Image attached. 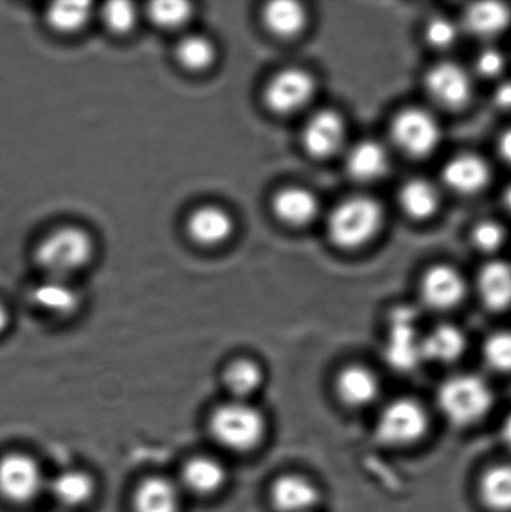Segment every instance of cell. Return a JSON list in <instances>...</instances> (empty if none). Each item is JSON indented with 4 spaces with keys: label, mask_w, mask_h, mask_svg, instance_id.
I'll use <instances>...</instances> for the list:
<instances>
[{
    "label": "cell",
    "mask_w": 511,
    "mask_h": 512,
    "mask_svg": "<svg viewBox=\"0 0 511 512\" xmlns=\"http://www.w3.org/2000/svg\"><path fill=\"white\" fill-rule=\"evenodd\" d=\"M389 158L382 144L374 140H364L354 145L347 158V168L353 178L370 182L379 179L387 172Z\"/></svg>",
    "instance_id": "21"
},
{
    "label": "cell",
    "mask_w": 511,
    "mask_h": 512,
    "mask_svg": "<svg viewBox=\"0 0 511 512\" xmlns=\"http://www.w3.org/2000/svg\"><path fill=\"white\" fill-rule=\"evenodd\" d=\"M467 339L453 325H440L422 340L423 358L437 363H453L463 355Z\"/></svg>",
    "instance_id": "24"
},
{
    "label": "cell",
    "mask_w": 511,
    "mask_h": 512,
    "mask_svg": "<svg viewBox=\"0 0 511 512\" xmlns=\"http://www.w3.org/2000/svg\"><path fill=\"white\" fill-rule=\"evenodd\" d=\"M394 142L412 157H427L437 149L442 129L438 120L424 109L410 108L394 119Z\"/></svg>",
    "instance_id": "6"
},
{
    "label": "cell",
    "mask_w": 511,
    "mask_h": 512,
    "mask_svg": "<svg viewBox=\"0 0 511 512\" xmlns=\"http://www.w3.org/2000/svg\"><path fill=\"white\" fill-rule=\"evenodd\" d=\"M510 22V9L499 2L474 3L465 13V27L480 38L497 37Z\"/></svg>",
    "instance_id": "23"
},
{
    "label": "cell",
    "mask_w": 511,
    "mask_h": 512,
    "mask_svg": "<svg viewBox=\"0 0 511 512\" xmlns=\"http://www.w3.org/2000/svg\"><path fill=\"white\" fill-rule=\"evenodd\" d=\"M428 426V414L422 404L413 399H398L379 416L377 434L384 444L403 446L422 439Z\"/></svg>",
    "instance_id": "5"
},
{
    "label": "cell",
    "mask_w": 511,
    "mask_h": 512,
    "mask_svg": "<svg viewBox=\"0 0 511 512\" xmlns=\"http://www.w3.org/2000/svg\"><path fill=\"white\" fill-rule=\"evenodd\" d=\"M490 177L487 162L474 154H460L450 159L443 169L444 183L460 194L480 192L487 187Z\"/></svg>",
    "instance_id": "14"
},
{
    "label": "cell",
    "mask_w": 511,
    "mask_h": 512,
    "mask_svg": "<svg viewBox=\"0 0 511 512\" xmlns=\"http://www.w3.org/2000/svg\"><path fill=\"white\" fill-rule=\"evenodd\" d=\"M383 210L372 198L354 197L340 203L328 219L330 240L338 247L357 248L377 234Z\"/></svg>",
    "instance_id": "4"
},
{
    "label": "cell",
    "mask_w": 511,
    "mask_h": 512,
    "mask_svg": "<svg viewBox=\"0 0 511 512\" xmlns=\"http://www.w3.org/2000/svg\"><path fill=\"white\" fill-rule=\"evenodd\" d=\"M44 484L42 469L30 456L12 454L0 460V494L12 503H30Z\"/></svg>",
    "instance_id": "7"
},
{
    "label": "cell",
    "mask_w": 511,
    "mask_h": 512,
    "mask_svg": "<svg viewBox=\"0 0 511 512\" xmlns=\"http://www.w3.org/2000/svg\"><path fill=\"white\" fill-rule=\"evenodd\" d=\"M92 15V4L84 0H64L50 5L47 20L58 32H78L87 25Z\"/></svg>",
    "instance_id": "30"
},
{
    "label": "cell",
    "mask_w": 511,
    "mask_h": 512,
    "mask_svg": "<svg viewBox=\"0 0 511 512\" xmlns=\"http://www.w3.org/2000/svg\"><path fill=\"white\" fill-rule=\"evenodd\" d=\"M399 203L410 217L427 219L432 217L439 207L438 189L427 179H410L400 189Z\"/></svg>",
    "instance_id": "27"
},
{
    "label": "cell",
    "mask_w": 511,
    "mask_h": 512,
    "mask_svg": "<svg viewBox=\"0 0 511 512\" xmlns=\"http://www.w3.org/2000/svg\"><path fill=\"white\" fill-rule=\"evenodd\" d=\"M480 299L494 311L508 309L511 305V265L502 260L490 261L478 276Z\"/></svg>",
    "instance_id": "19"
},
{
    "label": "cell",
    "mask_w": 511,
    "mask_h": 512,
    "mask_svg": "<svg viewBox=\"0 0 511 512\" xmlns=\"http://www.w3.org/2000/svg\"><path fill=\"white\" fill-rule=\"evenodd\" d=\"M217 57L212 40L203 35H189L182 39L177 47V58L184 68L193 72H202L214 63Z\"/></svg>",
    "instance_id": "31"
},
{
    "label": "cell",
    "mask_w": 511,
    "mask_h": 512,
    "mask_svg": "<svg viewBox=\"0 0 511 512\" xmlns=\"http://www.w3.org/2000/svg\"><path fill=\"white\" fill-rule=\"evenodd\" d=\"M505 58L500 50L495 48L484 49L477 58L478 72L484 77L494 78L503 72Z\"/></svg>",
    "instance_id": "37"
},
{
    "label": "cell",
    "mask_w": 511,
    "mask_h": 512,
    "mask_svg": "<svg viewBox=\"0 0 511 512\" xmlns=\"http://www.w3.org/2000/svg\"><path fill=\"white\" fill-rule=\"evenodd\" d=\"M187 232L193 242L203 247H215L232 237L233 218L222 208L204 205L190 214L187 220Z\"/></svg>",
    "instance_id": "13"
},
{
    "label": "cell",
    "mask_w": 511,
    "mask_h": 512,
    "mask_svg": "<svg viewBox=\"0 0 511 512\" xmlns=\"http://www.w3.org/2000/svg\"><path fill=\"white\" fill-rule=\"evenodd\" d=\"M314 79L302 69H287L275 75L265 89V103L274 112L292 113L313 97Z\"/></svg>",
    "instance_id": "9"
},
{
    "label": "cell",
    "mask_w": 511,
    "mask_h": 512,
    "mask_svg": "<svg viewBox=\"0 0 511 512\" xmlns=\"http://www.w3.org/2000/svg\"><path fill=\"white\" fill-rule=\"evenodd\" d=\"M473 239L480 250L493 253L504 244L505 230L499 223L487 220V222L478 224V227L474 229Z\"/></svg>",
    "instance_id": "35"
},
{
    "label": "cell",
    "mask_w": 511,
    "mask_h": 512,
    "mask_svg": "<svg viewBox=\"0 0 511 512\" xmlns=\"http://www.w3.org/2000/svg\"><path fill=\"white\" fill-rule=\"evenodd\" d=\"M9 324V314L7 309L4 308L2 304H0V334L3 333L5 329L8 328Z\"/></svg>",
    "instance_id": "41"
},
{
    "label": "cell",
    "mask_w": 511,
    "mask_h": 512,
    "mask_svg": "<svg viewBox=\"0 0 511 512\" xmlns=\"http://www.w3.org/2000/svg\"><path fill=\"white\" fill-rule=\"evenodd\" d=\"M210 434L217 443L235 453L257 448L265 434L264 416L247 401L233 400L213 411Z\"/></svg>",
    "instance_id": "1"
},
{
    "label": "cell",
    "mask_w": 511,
    "mask_h": 512,
    "mask_svg": "<svg viewBox=\"0 0 511 512\" xmlns=\"http://www.w3.org/2000/svg\"><path fill=\"white\" fill-rule=\"evenodd\" d=\"M438 404L450 423L472 425L489 413L493 405V391L487 381L477 375H455L440 386Z\"/></svg>",
    "instance_id": "2"
},
{
    "label": "cell",
    "mask_w": 511,
    "mask_h": 512,
    "mask_svg": "<svg viewBox=\"0 0 511 512\" xmlns=\"http://www.w3.org/2000/svg\"><path fill=\"white\" fill-rule=\"evenodd\" d=\"M494 99L500 108L511 110V82L500 85Z\"/></svg>",
    "instance_id": "38"
},
{
    "label": "cell",
    "mask_w": 511,
    "mask_h": 512,
    "mask_svg": "<svg viewBox=\"0 0 511 512\" xmlns=\"http://www.w3.org/2000/svg\"><path fill=\"white\" fill-rule=\"evenodd\" d=\"M335 388L345 405L364 408L377 400L380 384L373 371L364 366L352 365L340 371Z\"/></svg>",
    "instance_id": "16"
},
{
    "label": "cell",
    "mask_w": 511,
    "mask_h": 512,
    "mask_svg": "<svg viewBox=\"0 0 511 512\" xmlns=\"http://www.w3.org/2000/svg\"><path fill=\"white\" fill-rule=\"evenodd\" d=\"M344 134V123L340 115L332 110H323L313 115L305 125L304 147L314 157H329L342 145Z\"/></svg>",
    "instance_id": "12"
},
{
    "label": "cell",
    "mask_w": 511,
    "mask_h": 512,
    "mask_svg": "<svg viewBox=\"0 0 511 512\" xmlns=\"http://www.w3.org/2000/svg\"><path fill=\"white\" fill-rule=\"evenodd\" d=\"M485 363L499 373L511 371V331L490 335L483 348Z\"/></svg>",
    "instance_id": "33"
},
{
    "label": "cell",
    "mask_w": 511,
    "mask_h": 512,
    "mask_svg": "<svg viewBox=\"0 0 511 512\" xmlns=\"http://www.w3.org/2000/svg\"><path fill=\"white\" fill-rule=\"evenodd\" d=\"M134 512H179L180 490L162 476L145 479L135 490Z\"/></svg>",
    "instance_id": "18"
},
{
    "label": "cell",
    "mask_w": 511,
    "mask_h": 512,
    "mask_svg": "<svg viewBox=\"0 0 511 512\" xmlns=\"http://www.w3.org/2000/svg\"><path fill=\"white\" fill-rule=\"evenodd\" d=\"M275 215L290 225H305L317 217L318 199L313 193L303 188H287L280 190L273 199Z\"/></svg>",
    "instance_id": "20"
},
{
    "label": "cell",
    "mask_w": 511,
    "mask_h": 512,
    "mask_svg": "<svg viewBox=\"0 0 511 512\" xmlns=\"http://www.w3.org/2000/svg\"><path fill=\"white\" fill-rule=\"evenodd\" d=\"M270 500L279 512H305L319 501V491L300 475H283L274 481Z\"/></svg>",
    "instance_id": "15"
},
{
    "label": "cell",
    "mask_w": 511,
    "mask_h": 512,
    "mask_svg": "<svg viewBox=\"0 0 511 512\" xmlns=\"http://www.w3.org/2000/svg\"><path fill=\"white\" fill-rule=\"evenodd\" d=\"M504 202L505 204H507V207L511 210V184L509 185L507 190H505Z\"/></svg>",
    "instance_id": "42"
},
{
    "label": "cell",
    "mask_w": 511,
    "mask_h": 512,
    "mask_svg": "<svg viewBox=\"0 0 511 512\" xmlns=\"http://www.w3.org/2000/svg\"><path fill=\"white\" fill-rule=\"evenodd\" d=\"M185 488L197 495L218 493L227 483V470L222 463L208 456L189 461L183 470Z\"/></svg>",
    "instance_id": "22"
},
{
    "label": "cell",
    "mask_w": 511,
    "mask_h": 512,
    "mask_svg": "<svg viewBox=\"0 0 511 512\" xmlns=\"http://www.w3.org/2000/svg\"><path fill=\"white\" fill-rule=\"evenodd\" d=\"M420 290L424 303L430 308L448 310L463 300L465 281L452 266L438 265L425 273Z\"/></svg>",
    "instance_id": "11"
},
{
    "label": "cell",
    "mask_w": 511,
    "mask_h": 512,
    "mask_svg": "<svg viewBox=\"0 0 511 512\" xmlns=\"http://www.w3.org/2000/svg\"><path fill=\"white\" fill-rule=\"evenodd\" d=\"M225 388L234 400L247 401L263 384V370L253 360L239 359L227 366L223 374Z\"/></svg>",
    "instance_id": "29"
},
{
    "label": "cell",
    "mask_w": 511,
    "mask_h": 512,
    "mask_svg": "<svg viewBox=\"0 0 511 512\" xmlns=\"http://www.w3.org/2000/svg\"><path fill=\"white\" fill-rule=\"evenodd\" d=\"M93 253L94 244L88 233L77 227H64L43 239L35 258L48 276L69 279L87 266Z\"/></svg>",
    "instance_id": "3"
},
{
    "label": "cell",
    "mask_w": 511,
    "mask_h": 512,
    "mask_svg": "<svg viewBox=\"0 0 511 512\" xmlns=\"http://www.w3.org/2000/svg\"><path fill=\"white\" fill-rule=\"evenodd\" d=\"M502 435L504 443L511 449V414L508 416L507 420L504 421Z\"/></svg>",
    "instance_id": "40"
},
{
    "label": "cell",
    "mask_w": 511,
    "mask_h": 512,
    "mask_svg": "<svg viewBox=\"0 0 511 512\" xmlns=\"http://www.w3.org/2000/svg\"><path fill=\"white\" fill-rule=\"evenodd\" d=\"M479 494L488 509L511 512V465H495L485 471L480 479Z\"/></svg>",
    "instance_id": "26"
},
{
    "label": "cell",
    "mask_w": 511,
    "mask_h": 512,
    "mask_svg": "<svg viewBox=\"0 0 511 512\" xmlns=\"http://www.w3.org/2000/svg\"><path fill=\"white\" fill-rule=\"evenodd\" d=\"M459 29L457 24L448 18H435L428 24V42L437 48H449L457 42Z\"/></svg>",
    "instance_id": "36"
},
{
    "label": "cell",
    "mask_w": 511,
    "mask_h": 512,
    "mask_svg": "<svg viewBox=\"0 0 511 512\" xmlns=\"http://www.w3.org/2000/svg\"><path fill=\"white\" fill-rule=\"evenodd\" d=\"M192 5L182 0H158L149 4L150 20L159 28L177 29L183 27L192 17Z\"/></svg>",
    "instance_id": "32"
},
{
    "label": "cell",
    "mask_w": 511,
    "mask_h": 512,
    "mask_svg": "<svg viewBox=\"0 0 511 512\" xmlns=\"http://www.w3.org/2000/svg\"><path fill=\"white\" fill-rule=\"evenodd\" d=\"M95 485L87 473L79 470L64 471L50 481V493L65 508H78L93 498Z\"/></svg>",
    "instance_id": "25"
},
{
    "label": "cell",
    "mask_w": 511,
    "mask_h": 512,
    "mask_svg": "<svg viewBox=\"0 0 511 512\" xmlns=\"http://www.w3.org/2000/svg\"><path fill=\"white\" fill-rule=\"evenodd\" d=\"M415 323L417 318L410 309H399L393 315L385 359L394 369L413 370L423 359L422 340L418 339Z\"/></svg>",
    "instance_id": "8"
},
{
    "label": "cell",
    "mask_w": 511,
    "mask_h": 512,
    "mask_svg": "<svg viewBox=\"0 0 511 512\" xmlns=\"http://www.w3.org/2000/svg\"><path fill=\"white\" fill-rule=\"evenodd\" d=\"M498 149L500 157L511 164V128L502 134L499 139Z\"/></svg>",
    "instance_id": "39"
},
{
    "label": "cell",
    "mask_w": 511,
    "mask_h": 512,
    "mask_svg": "<svg viewBox=\"0 0 511 512\" xmlns=\"http://www.w3.org/2000/svg\"><path fill=\"white\" fill-rule=\"evenodd\" d=\"M30 299L40 310L54 316L72 315L80 304L78 291L70 285V280L53 276L35 285Z\"/></svg>",
    "instance_id": "17"
},
{
    "label": "cell",
    "mask_w": 511,
    "mask_h": 512,
    "mask_svg": "<svg viewBox=\"0 0 511 512\" xmlns=\"http://www.w3.org/2000/svg\"><path fill=\"white\" fill-rule=\"evenodd\" d=\"M105 25L115 33H127L134 27L137 10L134 4L125 0H114L105 4L103 9Z\"/></svg>",
    "instance_id": "34"
},
{
    "label": "cell",
    "mask_w": 511,
    "mask_h": 512,
    "mask_svg": "<svg viewBox=\"0 0 511 512\" xmlns=\"http://www.w3.org/2000/svg\"><path fill=\"white\" fill-rule=\"evenodd\" d=\"M263 19L270 32L279 37H293L304 28L307 12L293 0H275L265 7Z\"/></svg>",
    "instance_id": "28"
},
{
    "label": "cell",
    "mask_w": 511,
    "mask_h": 512,
    "mask_svg": "<svg viewBox=\"0 0 511 512\" xmlns=\"http://www.w3.org/2000/svg\"><path fill=\"white\" fill-rule=\"evenodd\" d=\"M427 87L439 104L450 109L463 108L473 94V83L467 70L457 63L435 65L427 77Z\"/></svg>",
    "instance_id": "10"
}]
</instances>
